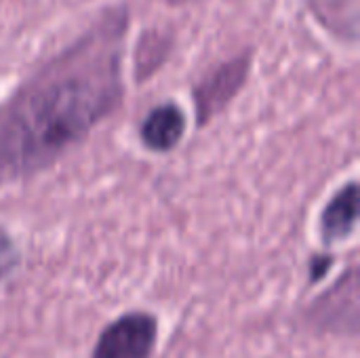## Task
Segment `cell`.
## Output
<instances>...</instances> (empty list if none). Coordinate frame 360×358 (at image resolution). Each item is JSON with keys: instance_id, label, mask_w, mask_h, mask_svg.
<instances>
[{"instance_id": "obj_1", "label": "cell", "mask_w": 360, "mask_h": 358, "mask_svg": "<svg viewBox=\"0 0 360 358\" xmlns=\"http://www.w3.org/2000/svg\"><path fill=\"white\" fill-rule=\"evenodd\" d=\"M131 11L103 8L0 103V186L51 167L124 99Z\"/></svg>"}, {"instance_id": "obj_2", "label": "cell", "mask_w": 360, "mask_h": 358, "mask_svg": "<svg viewBox=\"0 0 360 358\" xmlns=\"http://www.w3.org/2000/svg\"><path fill=\"white\" fill-rule=\"evenodd\" d=\"M251 68H253V49H247L217 63L196 82L192 95L196 103L198 124L213 120L230 106V101L247 84Z\"/></svg>"}, {"instance_id": "obj_3", "label": "cell", "mask_w": 360, "mask_h": 358, "mask_svg": "<svg viewBox=\"0 0 360 358\" xmlns=\"http://www.w3.org/2000/svg\"><path fill=\"white\" fill-rule=\"evenodd\" d=\"M158 340V323L148 312H129L110 323L93 350V358H150Z\"/></svg>"}, {"instance_id": "obj_4", "label": "cell", "mask_w": 360, "mask_h": 358, "mask_svg": "<svg viewBox=\"0 0 360 358\" xmlns=\"http://www.w3.org/2000/svg\"><path fill=\"white\" fill-rule=\"evenodd\" d=\"M188 129V116L175 101H162L154 106L139 124L141 143L158 154L171 152L179 146Z\"/></svg>"}, {"instance_id": "obj_5", "label": "cell", "mask_w": 360, "mask_h": 358, "mask_svg": "<svg viewBox=\"0 0 360 358\" xmlns=\"http://www.w3.org/2000/svg\"><path fill=\"white\" fill-rule=\"evenodd\" d=\"M359 222V188L354 181L344 186L321 213V236L325 243H338L352 234Z\"/></svg>"}, {"instance_id": "obj_6", "label": "cell", "mask_w": 360, "mask_h": 358, "mask_svg": "<svg viewBox=\"0 0 360 358\" xmlns=\"http://www.w3.org/2000/svg\"><path fill=\"white\" fill-rule=\"evenodd\" d=\"M173 46L171 34H165L160 30H148L139 36L135 46V78L146 80L150 74L158 70V65L165 63Z\"/></svg>"}, {"instance_id": "obj_7", "label": "cell", "mask_w": 360, "mask_h": 358, "mask_svg": "<svg viewBox=\"0 0 360 358\" xmlns=\"http://www.w3.org/2000/svg\"><path fill=\"white\" fill-rule=\"evenodd\" d=\"M17 264H19V251L15 243L8 238V234L0 230V281L8 276Z\"/></svg>"}, {"instance_id": "obj_8", "label": "cell", "mask_w": 360, "mask_h": 358, "mask_svg": "<svg viewBox=\"0 0 360 358\" xmlns=\"http://www.w3.org/2000/svg\"><path fill=\"white\" fill-rule=\"evenodd\" d=\"M162 4L167 6H186V4H192V2H198V0H160Z\"/></svg>"}]
</instances>
